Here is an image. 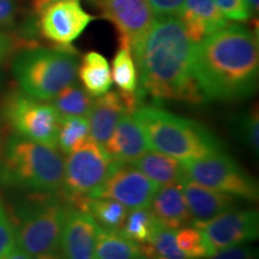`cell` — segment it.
<instances>
[{
    "instance_id": "cell-20",
    "label": "cell",
    "mask_w": 259,
    "mask_h": 259,
    "mask_svg": "<svg viewBox=\"0 0 259 259\" xmlns=\"http://www.w3.org/2000/svg\"><path fill=\"white\" fill-rule=\"evenodd\" d=\"M158 186L177 183L186 178L183 162L166 154L151 150L130 162Z\"/></svg>"
},
{
    "instance_id": "cell-1",
    "label": "cell",
    "mask_w": 259,
    "mask_h": 259,
    "mask_svg": "<svg viewBox=\"0 0 259 259\" xmlns=\"http://www.w3.org/2000/svg\"><path fill=\"white\" fill-rule=\"evenodd\" d=\"M196 45L177 16L155 18L144 40L132 51L139 71V102L150 97L154 103L205 102L193 74Z\"/></svg>"
},
{
    "instance_id": "cell-32",
    "label": "cell",
    "mask_w": 259,
    "mask_h": 259,
    "mask_svg": "<svg viewBox=\"0 0 259 259\" xmlns=\"http://www.w3.org/2000/svg\"><path fill=\"white\" fill-rule=\"evenodd\" d=\"M228 21L246 22L251 18L245 0H213Z\"/></svg>"
},
{
    "instance_id": "cell-18",
    "label": "cell",
    "mask_w": 259,
    "mask_h": 259,
    "mask_svg": "<svg viewBox=\"0 0 259 259\" xmlns=\"http://www.w3.org/2000/svg\"><path fill=\"white\" fill-rule=\"evenodd\" d=\"M149 210L162 226L174 231L192 223L181 181L158 187Z\"/></svg>"
},
{
    "instance_id": "cell-40",
    "label": "cell",
    "mask_w": 259,
    "mask_h": 259,
    "mask_svg": "<svg viewBox=\"0 0 259 259\" xmlns=\"http://www.w3.org/2000/svg\"><path fill=\"white\" fill-rule=\"evenodd\" d=\"M35 259H64L63 255L60 253H58L57 251L54 252H50V253H45L41 255H37V257H34Z\"/></svg>"
},
{
    "instance_id": "cell-22",
    "label": "cell",
    "mask_w": 259,
    "mask_h": 259,
    "mask_svg": "<svg viewBox=\"0 0 259 259\" xmlns=\"http://www.w3.org/2000/svg\"><path fill=\"white\" fill-rule=\"evenodd\" d=\"M80 211L92 216L100 228L119 231L127 216V208L116 200L108 198H92L84 197L73 205Z\"/></svg>"
},
{
    "instance_id": "cell-31",
    "label": "cell",
    "mask_w": 259,
    "mask_h": 259,
    "mask_svg": "<svg viewBox=\"0 0 259 259\" xmlns=\"http://www.w3.org/2000/svg\"><path fill=\"white\" fill-rule=\"evenodd\" d=\"M16 247L15 228L4 206L0 203V259L5 258Z\"/></svg>"
},
{
    "instance_id": "cell-28",
    "label": "cell",
    "mask_w": 259,
    "mask_h": 259,
    "mask_svg": "<svg viewBox=\"0 0 259 259\" xmlns=\"http://www.w3.org/2000/svg\"><path fill=\"white\" fill-rule=\"evenodd\" d=\"M89 137L87 116H64L60 118L57 147L64 154H70L85 138Z\"/></svg>"
},
{
    "instance_id": "cell-10",
    "label": "cell",
    "mask_w": 259,
    "mask_h": 259,
    "mask_svg": "<svg viewBox=\"0 0 259 259\" xmlns=\"http://www.w3.org/2000/svg\"><path fill=\"white\" fill-rule=\"evenodd\" d=\"M158 187L130 162L112 161L108 177L90 197L116 200L131 210L144 209L150 206Z\"/></svg>"
},
{
    "instance_id": "cell-15",
    "label": "cell",
    "mask_w": 259,
    "mask_h": 259,
    "mask_svg": "<svg viewBox=\"0 0 259 259\" xmlns=\"http://www.w3.org/2000/svg\"><path fill=\"white\" fill-rule=\"evenodd\" d=\"M99 231L92 216L71 206L60 236V254L64 259H94Z\"/></svg>"
},
{
    "instance_id": "cell-19",
    "label": "cell",
    "mask_w": 259,
    "mask_h": 259,
    "mask_svg": "<svg viewBox=\"0 0 259 259\" xmlns=\"http://www.w3.org/2000/svg\"><path fill=\"white\" fill-rule=\"evenodd\" d=\"M103 148L112 161L120 162H131L150 150L132 113L122 115Z\"/></svg>"
},
{
    "instance_id": "cell-30",
    "label": "cell",
    "mask_w": 259,
    "mask_h": 259,
    "mask_svg": "<svg viewBox=\"0 0 259 259\" xmlns=\"http://www.w3.org/2000/svg\"><path fill=\"white\" fill-rule=\"evenodd\" d=\"M177 244L189 259L209 258V251L206 247L202 232L197 227H183L176 232Z\"/></svg>"
},
{
    "instance_id": "cell-17",
    "label": "cell",
    "mask_w": 259,
    "mask_h": 259,
    "mask_svg": "<svg viewBox=\"0 0 259 259\" xmlns=\"http://www.w3.org/2000/svg\"><path fill=\"white\" fill-rule=\"evenodd\" d=\"M181 185L192 223L209 221L227 210L236 208L238 198L231 194L199 185L187 177L181 180Z\"/></svg>"
},
{
    "instance_id": "cell-6",
    "label": "cell",
    "mask_w": 259,
    "mask_h": 259,
    "mask_svg": "<svg viewBox=\"0 0 259 259\" xmlns=\"http://www.w3.org/2000/svg\"><path fill=\"white\" fill-rule=\"evenodd\" d=\"M71 205L54 192L29 197L16 211L15 236L17 247L31 257L58 251L63 226Z\"/></svg>"
},
{
    "instance_id": "cell-36",
    "label": "cell",
    "mask_w": 259,
    "mask_h": 259,
    "mask_svg": "<svg viewBox=\"0 0 259 259\" xmlns=\"http://www.w3.org/2000/svg\"><path fill=\"white\" fill-rule=\"evenodd\" d=\"M12 47H14L12 38L0 31V63H3L5 58L9 56L10 52L12 51Z\"/></svg>"
},
{
    "instance_id": "cell-13",
    "label": "cell",
    "mask_w": 259,
    "mask_h": 259,
    "mask_svg": "<svg viewBox=\"0 0 259 259\" xmlns=\"http://www.w3.org/2000/svg\"><path fill=\"white\" fill-rule=\"evenodd\" d=\"M102 16L114 24L119 40L130 45L131 52L144 40L155 16L148 0H97Z\"/></svg>"
},
{
    "instance_id": "cell-4",
    "label": "cell",
    "mask_w": 259,
    "mask_h": 259,
    "mask_svg": "<svg viewBox=\"0 0 259 259\" xmlns=\"http://www.w3.org/2000/svg\"><path fill=\"white\" fill-rule=\"evenodd\" d=\"M65 161L57 148L12 136L6 143L3 177L8 183L38 192H57L63 186Z\"/></svg>"
},
{
    "instance_id": "cell-7",
    "label": "cell",
    "mask_w": 259,
    "mask_h": 259,
    "mask_svg": "<svg viewBox=\"0 0 259 259\" xmlns=\"http://www.w3.org/2000/svg\"><path fill=\"white\" fill-rule=\"evenodd\" d=\"M186 177L194 183L238 199L258 200V181L236 163L225 150L208 156L184 162Z\"/></svg>"
},
{
    "instance_id": "cell-3",
    "label": "cell",
    "mask_w": 259,
    "mask_h": 259,
    "mask_svg": "<svg viewBox=\"0 0 259 259\" xmlns=\"http://www.w3.org/2000/svg\"><path fill=\"white\" fill-rule=\"evenodd\" d=\"M132 115L150 150L183 163L223 150L221 142L205 126L173 114L156 103H141Z\"/></svg>"
},
{
    "instance_id": "cell-8",
    "label": "cell",
    "mask_w": 259,
    "mask_h": 259,
    "mask_svg": "<svg viewBox=\"0 0 259 259\" xmlns=\"http://www.w3.org/2000/svg\"><path fill=\"white\" fill-rule=\"evenodd\" d=\"M112 160L102 145L90 137L74 148L65 160L63 197L71 206L90 197L108 177Z\"/></svg>"
},
{
    "instance_id": "cell-41",
    "label": "cell",
    "mask_w": 259,
    "mask_h": 259,
    "mask_svg": "<svg viewBox=\"0 0 259 259\" xmlns=\"http://www.w3.org/2000/svg\"><path fill=\"white\" fill-rule=\"evenodd\" d=\"M141 259H167V258H162V257H156V258H145V257H142Z\"/></svg>"
},
{
    "instance_id": "cell-29",
    "label": "cell",
    "mask_w": 259,
    "mask_h": 259,
    "mask_svg": "<svg viewBox=\"0 0 259 259\" xmlns=\"http://www.w3.org/2000/svg\"><path fill=\"white\" fill-rule=\"evenodd\" d=\"M233 134L242 144L258 154L259 150V115L255 107L251 112L236 116L233 121Z\"/></svg>"
},
{
    "instance_id": "cell-16",
    "label": "cell",
    "mask_w": 259,
    "mask_h": 259,
    "mask_svg": "<svg viewBox=\"0 0 259 259\" xmlns=\"http://www.w3.org/2000/svg\"><path fill=\"white\" fill-rule=\"evenodd\" d=\"M177 17L194 44L229 25L213 0H185Z\"/></svg>"
},
{
    "instance_id": "cell-39",
    "label": "cell",
    "mask_w": 259,
    "mask_h": 259,
    "mask_svg": "<svg viewBox=\"0 0 259 259\" xmlns=\"http://www.w3.org/2000/svg\"><path fill=\"white\" fill-rule=\"evenodd\" d=\"M246 6H247L248 12H250L251 16H253L254 14L257 15L259 11V0H245Z\"/></svg>"
},
{
    "instance_id": "cell-34",
    "label": "cell",
    "mask_w": 259,
    "mask_h": 259,
    "mask_svg": "<svg viewBox=\"0 0 259 259\" xmlns=\"http://www.w3.org/2000/svg\"><path fill=\"white\" fill-rule=\"evenodd\" d=\"M155 16H177L185 0H148Z\"/></svg>"
},
{
    "instance_id": "cell-27",
    "label": "cell",
    "mask_w": 259,
    "mask_h": 259,
    "mask_svg": "<svg viewBox=\"0 0 259 259\" xmlns=\"http://www.w3.org/2000/svg\"><path fill=\"white\" fill-rule=\"evenodd\" d=\"M142 254L145 258L162 257L167 259H189L177 244L176 231L160 226L145 244L139 245Z\"/></svg>"
},
{
    "instance_id": "cell-5",
    "label": "cell",
    "mask_w": 259,
    "mask_h": 259,
    "mask_svg": "<svg viewBox=\"0 0 259 259\" xmlns=\"http://www.w3.org/2000/svg\"><path fill=\"white\" fill-rule=\"evenodd\" d=\"M16 80L27 95L51 101L76 80L78 60L71 47H31L14 61Z\"/></svg>"
},
{
    "instance_id": "cell-33",
    "label": "cell",
    "mask_w": 259,
    "mask_h": 259,
    "mask_svg": "<svg viewBox=\"0 0 259 259\" xmlns=\"http://www.w3.org/2000/svg\"><path fill=\"white\" fill-rule=\"evenodd\" d=\"M209 259H258V252L252 246L241 244L219 251Z\"/></svg>"
},
{
    "instance_id": "cell-24",
    "label": "cell",
    "mask_w": 259,
    "mask_h": 259,
    "mask_svg": "<svg viewBox=\"0 0 259 259\" xmlns=\"http://www.w3.org/2000/svg\"><path fill=\"white\" fill-rule=\"evenodd\" d=\"M112 79L114 80L119 92L136 94L138 89V71L132 56L130 45L124 40H119V50L112 64Z\"/></svg>"
},
{
    "instance_id": "cell-12",
    "label": "cell",
    "mask_w": 259,
    "mask_h": 259,
    "mask_svg": "<svg viewBox=\"0 0 259 259\" xmlns=\"http://www.w3.org/2000/svg\"><path fill=\"white\" fill-rule=\"evenodd\" d=\"M38 16L41 35L59 47H71L95 19L94 16L84 11L79 0L53 3Z\"/></svg>"
},
{
    "instance_id": "cell-37",
    "label": "cell",
    "mask_w": 259,
    "mask_h": 259,
    "mask_svg": "<svg viewBox=\"0 0 259 259\" xmlns=\"http://www.w3.org/2000/svg\"><path fill=\"white\" fill-rule=\"evenodd\" d=\"M60 2V0H31V9L35 15H40L47 6H50L53 3Z\"/></svg>"
},
{
    "instance_id": "cell-21",
    "label": "cell",
    "mask_w": 259,
    "mask_h": 259,
    "mask_svg": "<svg viewBox=\"0 0 259 259\" xmlns=\"http://www.w3.org/2000/svg\"><path fill=\"white\" fill-rule=\"evenodd\" d=\"M84 89L92 96H101L111 89L113 79L108 61L97 52L84 54L78 71Z\"/></svg>"
},
{
    "instance_id": "cell-38",
    "label": "cell",
    "mask_w": 259,
    "mask_h": 259,
    "mask_svg": "<svg viewBox=\"0 0 259 259\" xmlns=\"http://www.w3.org/2000/svg\"><path fill=\"white\" fill-rule=\"evenodd\" d=\"M3 259H32L31 255H29L27 252L21 250L19 247H15L10 253Z\"/></svg>"
},
{
    "instance_id": "cell-23",
    "label": "cell",
    "mask_w": 259,
    "mask_h": 259,
    "mask_svg": "<svg viewBox=\"0 0 259 259\" xmlns=\"http://www.w3.org/2000/svg\"><path fill=\"white\" fill-rule=\"evenodd\" d=\"M143 257L137 242L126 238L120 231L100 228L94 259H141Z\"/></svg>"
},
{
    "instance_id": "cell-14",
    "label": "cell",
    "mask_w": 259,
    "mask_h": 259,
    "mask_svg": "<svg viewBox=\"0 0 259 259\" xmlns=\"http://www.w3.org/2000/svg\"><path fill=\"white\" fill-rule=\"evenodd\" d=\"M141 105L137 93L107 92L93 100L90 111L87 115L89 125V136L97 144L105 145L114 131L122 115L134 113Z\"/></svg>"
},
{
    "instance_id": "cell-11",
    "label": "cell",
    "mask_w": 259,
    "mask_h": 259,
    "mask_svg": "<svg viewBox=\"0 0 259 259\" xmlns=\"http://www.w3.org/2000/svg\"><path fill=\"white\" fill-rule=\"evenodd\" d=\"M202 232L209 257L235 245L247 244L258 238L259 215L257 210L229 209L205 222H193Z\"/></svg>"
},
{
    "instance_id": "cell-26",
    "label": "cell",
    "mask_w": 259,
    "mask_h": 259,
    "mask_svg": "<svg viewBox=\"0 0 259 259\" xmlns=\"http://www.w3.org/2000/svg\"><path fill=\"white\" fill-rule=\"evenodd\" d=\"M160 226L162 225L154 218L149 208L132 209L131 212H127V216L119 231L126 238L131 239L138 245H142L150 240Z\"/></svg>"
},
{
    "instance_id": "cell-25",
    "label": "cell",
    "mask_w": 259,
    "mask_h": 259,
    "mask_svg": "<svg viewBox=\"0 0 259 259\" xmlns=\"http://www.w3.org/2000/svg\"><path fill=\"white\" fill-rule=\"evenodd\" d=\"M51 101V105L54 107L60 118L87 116L92 107L93 96L89 95L88 92L78 83L73 82L58 93L57 96Z\"/></svg>"
},
{
    "instance_id": "cell-9",
    "label": "cell",
    "mask_w": 259,
    "mask_h": 259,
    "mask_svg": "<svg viewBox=\"0 0 259 259\" xmlns=\"http://www.w3.org/2000/svg\"><path fill=\"white\" fill-rule=\"evenodd\" d=\"M3 114L18 136L57 148L60 116L51 103L15 92L5 100Z\"/></svg>"
},
{
    "instance_id": "cell-35",
    "label": "cell",
    "mask_w": 259,
    "mask_h": 259,
    "mask_svg": "<svg viewBox=\"0 0 259 259\" xmlns=\"http://www.w3.org/2000/svg\"><path fill=\"white\" fill-rule=\"evenodd\" d=\"M15 0H0V27H8L15 22Z\"/></svg>"
},
{
    "instance_id": "cell-2",
    "label": "cell",
    "mask_w": 259,
    "mask_h": 259,
    "mask_svg": "<svg viewBox=\"0 0 259 259\" xmlns=\"http://www.w3.org/2000/svg\"><path fill=\"white\" fill-rule=\"evenodd\" d=\"M259 45L244 25H227L196 45L193 74L204 101H233L255 92Z\"/></svg>"
}]
</instances>
